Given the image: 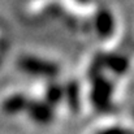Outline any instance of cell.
Listing matches in <instances>:
<instances>
[{
	"label": "cell",
	"mask_w": 134,
	"mask_h": 134,
	"mask_svg": "<svg viewBox=\"0 0 134 134\" xmlns=\"http://www.w3.org/2000/svg\"><path fill=\"white\" fill-rule=\"evenodd\" d=\"M95 27H96V31L100 37L109 35L113 31V27H115L113 16L108 10H102L95 20Z\"/></svg>",
	"instance_id": "cell-1"
},
{
	"label": "cell",
	"mask_w": 134,
	"mask_h": 134,
	"mask_svg": "<svg viewBox=\"0 0 134 134\" xmlns=\"http://www.w3.org/2000/svg\"><path fill=\"white\" fill-rule=\"evenodd\" d=\"M52 63H48L43 59H38V57H26L24 61H22V66L27 70V72H31L34 69H38L41 68V73H44L47 76H52L51 73H53L56 70V68L53 65H51Z\"/></svg>",
	"instance_id": "cell-2"
}]
</instances>
